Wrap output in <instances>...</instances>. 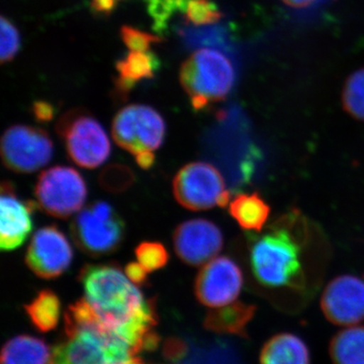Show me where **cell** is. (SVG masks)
I'll list each match as a JSON object with an SVG mask.
<instances>
[{"label":"cell","mask_w":364,"mask_h":364,"mask_svg":"<svg viewBox=\"0 0 364 364\" xmlns=\"http://www.w3.org/2000/svg\"><path fill=\"white\" fill-rule=\"evenodd\" d=\"M78 279L86 301L107 329L138 353L156 346L154 303L145 298L119 265L86 264Z\"/></svg>","instance_id":"cell-1"},{"label":"cell","mask_w":364,"mask_h":364,"mask_svg":"<svg viewBox=\"0 0 364 364\" xmlns=\"http://www.w3.org/2000/svg\"><path fill=\"white\" fill-rule=\"evenodd\" d=\"M64 320L66 339L52 348L53 364H145L98 320L85 299L69 306Z\"/></svg>","instance_id":"cell-2"},{"label":"cell","mask_w":364,"mask_h":364,"mask_svg":"<svg viewBox=\"0 0 364 364\" xmlns=\"http://www.w3.org/2000/svg\"><path fill=\"white\" fill-rule=\"evenodd\" d=\"M250 267L254 277L267 289L305 291L304 246L291 230V215L253 242Z\"/></svg>","instance_id":"cell-3"},{"label":"cell","mask_w":364,"mask_h":364,"mask_svg":"<svg viewBox=\"0 0 364 364\" xmlns=\"http://www.w3.org/2000/svg\"><path fill=\"white\" fill-rule=\"evenodd\" d=\"M179 80L196 112L226 100L235 82L233 64L222 52L200 49L179 70Z\"/></svg>","instance_id":"cell-4"},{"label":"cell","mask_w":364,"mask_h":364,"mask_svg":"<svg viewBox=\"0 0 364 364\" xmlns=\"http://www.w3.org/2000/svg\"><path fill=\"white\" fill-rule=\"evenodd\" d=\"M56 132L72 162L95 169L111 155V142L100 122L82 109H70L60 117Z\"/></svg>","instance_id":"cell-5"},{"label":"cell","mask_w":364,"mask_h":364,"mask_svg":"<svg viewBox=\"0 0 364 364\" xmlns=\"http://www.w3.org/2000/svg\"><path fill=\"white\" fill-rule=\"evenodd\" d=\"M70 233L79 250L91 257H102L121 247L126 224L109 203L95 202L74 217Z\"/></svg>","instance_id":"cell-6"},{"label":"cell","mask_w":364,"mask_h":364,"mask_svg":"<svg viewBox=\"0 0 364 364\" xmlns=\"http://www.w3.org/2000/svg\"><path fill=\"white\" fill-rule=\"evenodd\" d=\"M172 191L177 203L189 210L225 208L231 200L220 170L208 162H191L174 176Z\"/></svg>","instance_id":"cell-7"},{"label":"cell","mask_w":364,"mask_h":364,"mask_svg":"<svg viewBox=\"0 0 364 364\" xmlns=\"http://www.w3.org/2000/svg\"><path fill=\"white\" fill-rule=\"evenodd\" d=\"M36 203L46 214L66 220L82 208L87 186L77 170L54 166L40 174L35 186Z\"/></svg>","instance_id":"cell-8"},{"label":"cell","mask_w":364,"mask_h":364,"mask_svg":"<svg viewBox=\"0 0 364 364\" xmlns=\"http://www.w3.org/2000/svg\"><path fill=\"white\" fill-rule=\"evenodd\" d=\"M112 134L119 147L136 156L161 147L166 124L161 114L149 105H131L117 112Z\"/></svg>","instance_id":"cell-9"},{"label":"cell","mask_w":364,"mask_h":364,"mask_svg":"<svg viewBox=\"0 0 364 364\" xmlns=\"http://www.w3.org/2000/svg\"><path fill=\"white\" fill-rule=\"evenodd\" d=\"M54 144L49 134L28 124L9 127L1 138L4 166L16 173H33L51 161Z\"/></svg>","instance_id":"cell-10"},{"label":"cell","mask_w":364,"mask_h":364,"mask_svg":"<svg viewBox=\"0 0 364 364\" xmlns=\"http://www.w3.org/2000/svg\"><path fill=\"white\" fill-rule=\"evenodd\" d=\"M72 260L70 242L55 225L41 228L33 235L25 256L26 267L43 279H58L69 269Z\"/></svg>","instance_id":"cell-11"},{"label":"cell","mask_w":364,"mask_h":364,"mask_svg":"<svg viewBox=\"0 0 364 364\" xmlns=\"http://www.w3.org/2000/svg\"><path fill=\"white\" fill-rule=\"evenodd\" d=\"M244 284L243 272L232 258L220 256L203 264L196 275L195 294L202 305L220 308L233 303Z\"/></svg>","instance_id":"cell-12"},{"label":"cell","mask_w":364,"mask_h":364,"mask_svg":"<svg viewBox=\"0 0 364 364\" xmlns=\"http://www.w3.org/2000/svg\"><path fill=\"white\" fill-rule=\"evenodd\" d=\"M173 246L182 262L189 267H200L221 252L224 237L220 228L208 220H189L177 226Z\"/></svg>","instance_id":"cell-13"},{"label":"cell","mask_w":364,"mask_h":364,"mask_svg":"<svg viewBox=\"0 0 364 364\" xmlns=\"http://www.w3.org/2000/svg\"><path fill=\"white\" fill-rule=\"evenodd\" d=\"M321 309L332 324L351 326L364 320V279L355 275L335 277L325 287Z\"/></svg>","instance_id":"cell-14"},{"label":"cell","mask_w":364,"mask_h":364,"mask_svg":"<svg viewBox=\"0 0 364 364\" xmlns=\"http://www.w3.org/2000/svg\"><path fill=\"white\" fill-rule=\"evenodd\" d=\"M37 203L25 202L11 181L1 184V232L0 248L13 251L25 243L33 231V214Z\"/></svg>","instance_id":"cell-15"},{"label":"cell","mask_w":364,"mask_h":364,"mask_svg":"<svg viewBox=\"0 0 364 364\" xmlns=\"http://www.w3.org/2000/svg\"><path fill=\"white\" fill-rule=\"evenodd\" d=\"M159 67V59L154 53H129L116 64L117 76L114 79V90L117 95L126 100L139 82L154 78Z\"/></svg>","instance_id":"cell-16"},{"label":"cell","mask_w":364,"mask_h":364,"mask_svg":"<svg viewBox=\"0 0 364 364\" xmlns=\"http://www.w3.org/2000/svg\"><path fill=\"white\" fill-rule=\"evenodd\" d=\"M256 310V306L251 304L233 301L208 312L203 326L212 332L247 337V327L255 316Z\"/></svg>","instance_id":"cell-17"},{"label":"cell","mask_w":364,"mask_h":364,"mask_svg":"<svg viewBox=\"0 0 364 364\" xmlns=\"http://www.w3.org/2000/svg\"><path fill=\"white\" fill-rule=\"evenodd\" d=\"M260 364H310V352L299 337L279 333L263 346Z\"/></svg>","instance_id":"cell-18"},{"label":"cell","mask_w":364,"mask_h":364,"mask_svg":"<svg viewBox=\"0 0 364 364\" xmlns=\"http://www.w3.org/2000/svg\"><path fill=\"white\" fill-rule=\"evenodd\" d=\"M229 213L246 231L261 232L269 219L272 208L259 193H240L230 202Z\"/></svg>","instance_id":"cell-19"},{"label":"cell","mask_w":364,"mask_h":364,"mask_svg":"<svg viewBox=\"0 0 364 364\" xmlns=\"http://www.w3.org/2000/svg\"><path fill=\"white\" fill-rule=\"evenodd\" d=\"M1 364H53L52 349L43 340L21 335L4 345Z\"/></svg>","instance_id":"cell-20"},{"label":"cell","mask_w":364,"mask_h":364,"mask_svg":"<svg viewBox=\"0 0 364 364\" xmlns=\"http://www.w3.org/2000/svg\"><path fill=\"white\" fill-rule=\"evenodd\" d=\"M330 355L334 364H364V326L337 333L330 343Z\"/></svg>","instance_id":"cell-21"},{"label":"cell","mask_w":364,"mask_h":364,"mask_svg":"<svg viewBox=\"0 0 364 364\" xmlns=\"http://www.w3.org/2000/svg\"><path fill=\"white\" fill-rule=\"evenodd\" d=\"M26 315L41 332L52 331L60 318L61 301L51 289H43L25 306Z\"/></svg>","instance_id":"cell-22"},{"label":"cell","mask_w":364,"mask_h":364,"mask_svg":"<svg viewBox=\"0 0 364 364\" xmlns=\"http://www.w3.org/2000/svg\"><path fill=\"white\" fill-rule=\"evenodd\" d=\"M344 111L358 121L364 122V68L352 73L342 91Z\"/></svg>","instance_id":"cell-23"},{"label":"cell","mask_w":364,"mask_h":364,"mask_svg":"<svg viewBox=\"0 0 364 364\" xmlns=\"http://www.w3.org/2000/svg\"><path fill=\"white\" fill-rule=\"evenodd\" d=\"M184 21L193 26H208L221 20L223 14L212 0H183Z\"/></svg>","instance_id":"cell-24"},{"label":"cell","mask_w":364,"mask_h":364,"mask_svg":"<svg viewBox=\"0 0 364 364\" xmlns=\"http://www.w3.org/2000/svg\"><path fill=\"white\" fill-rule=\"evenodd\" d=\"M135 181V174L130 167L119 163L107 165L98 177V183L102 188L112 193H122L128 191Z\"/></svg>","instance_id":"cell-25"},{"label":"cell","mask_w":364,"mask_h":364,"mask_svg":"<svg viewBox=\"0 0 364 364\" xmlns=\"http://www.w3.org/2000/svg\"><path fill=\"white\" fill-rule=\"evenodd\" d=\"M135 254L139 263L148 272L161 269L169 260L168 251L158 242H143L136 248Z\"/></svg>","instance_id":"cell-26"},{"label":"cell","mask_w":364,"mask_h":364,"mask_svg":"<svg viewBox=\"0 0 364 364\" xmlns=\"http://www.w3.org/2000/svg\"><path fill=\"white\" fill-rule=\"evenodd\" d=\"M1 63L13 61L21 49V35L13 21L1 16Z\"/></svg>","instance_id":"cell-27"},{"label":"cell","mask_w":364,"mask_h":364,"mask_svg":"<svg viewBox=\"0 0 364 364\" xmlns=\"http://www.w3.org/2000/svg\"><path fill=\"white\" fill-rule=\"evenodd\" d=\"M121 37L124 45L131 51L147 52L151 46L158 44L162 39L157 36L143 32L139 28L130 26H123L121 28Z\"/></svg>","instance_id":"cell-28"},{"label":"cell","mask_w":364,"mask_h":364,"mask_svg":"<svg viewBox=\"0 0 364 364\" xmlns=\"http://www.w3.org/2000/svg\"><path fill=\"white\" fill-rule=\"evenodd\" d=\"M147 272V270L138 262L128 263L124 267L127 277L136 287H144L149 284Z\"/></svg>","instance_id":"cell-29"},{"label":"cell","mask_w":364,"mask_h":364,"mask_svg":"<svg viewBox=\"0 0 364 364\" xmlns=\"http://www.w3.org/2000/svg\"><path fill=\"white\" fill-rule=\"evenodd\" d=\"M124 0H90L91 11L97 16H111Z\"/></svg>","instance_id":"cell-30"},{"label":"cell","mask_w":364,"mask_h":364,"mask_svg":"<svg viewBox=\"0 0 364 364\" xmlns=\"http://www.w3.org/2000/svg\"><path fill=\"white\" fill-rule=\"evenodd\" d=\"M33 114L38 122L47 123V122L52 121L53 117H54L55 109L49 102H44V100H38V102H33Z\"/></svg>","instance_id":"cell-31"},{"label":"cell","mask_w":364,"mask_h":364,"mask_svg":"<svg viewBox=\"0 0 364 364\" xmlns=\"http://www.w3.org/2000/svg\"><path fill=\"white\" fill-rule=\"evenodd\" d=\"M136 164L144 170L150 169L154 165L155 155L153 152L142 153L135 156Z\"/></svg>","instance_id":"cell-32"},{"label":"cell","mask_w":364,"mask_h":364,"mask_svg":"<svg viewBox=\"0 0 364 364\" xmlns=\"http://www.w3.org/2000/svg\"><path fill=\"white\" fill-rule=\"evenodd\" d=\"M282 1L294 9H303V7L312 6L317 0H282Z\"/></svg>","instance_id":"cell-33"}]
</instances>
